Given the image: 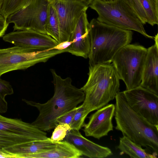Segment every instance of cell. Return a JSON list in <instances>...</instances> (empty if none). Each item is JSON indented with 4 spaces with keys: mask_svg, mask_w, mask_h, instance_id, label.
Here are the masks:
<instances>
[{
    "mask_svg": "<svg viewBox=\"0 0 158 158\" xmlns=\"http://www.w3.org/2000/svg\"><path fill=\"white\" fill-rule=\"evenodd\" d=\"M50 71L53 78L54 92L49 100L41 103L22 99L27 105L38 109L39 114L31 123L44 131L54 128L58 125L57 118L77 107L83 102L85 97L83 91L72 84L70 77L62 78L53 69H51Z\"/></svg>",
    "mask_w": 158,
    "mask_h": 158,
    "instance_id": "cell-1",
    "label": "cell"
},
{
    "mask_svg": "<svg viewBox=\"0 0 158 158\" xmlns=\"http://www.w3.org/2000/svg\"><path fill=\"white\" fill-rule=\"evenodd\" d=\"M115 128L123 136L156 155L158 153V125L151 123L134 111L128 104L123 92L115 98Z\"/></svg>",
    "mask_w": 158,
    "mask_h": 158,
    "instance_id": "cell-2",
    "label": "cell"
},
{
    "mask_svg": "<svg viewBox=\"0 0 158 158\" xmlns=\"http://www.w3.org/2000/svg\"><path fill=\"white\" fill-rule=\"evenodd\" d=\"M88 77L80 89L85 99L82 106L88 114L106 106L119 90L120 80L112 64L89 66Z\"/></svg>",
    "mask_w": 158,
    "mask_h": 158,
    "instance_id": "cell-3",
    "label": "cell"
},
{
    "mask_svg": "<svg viewBox=\"0 0 158 158\" xmlns=\"http://www.w3.org/2000/svg\"><path fill=\"white\" fill-rule=\"evenodd\" d=\"M89 26V66L111 63L117 52L132 40L131 31L107 24L96 19H92Z\"/></svg>",
    "mask_w": 158,
    "mask_h": 158,
    "instance_id": "cell-4",
    "label": "cell"
},
{
    "mask_svg": "<svg viewBox=\"0 0 158 158\" xmlns=\"http://www.w3.org/2000/svg\"><path fill=\"white\" fill-rule=\"evenodd\" d=\"M89 7L96 11V19L100 22L137 31L150 39L154 38L147 33L139 18L125 0H92Z\"/></svg>",
    "mask_w": 158,
    "mask_h": 158,
    "instance_id": "cell-5",
    "label": "cell"
},
{
    "mask_svg": "<svg viewBox=\"0 0 158 158\" xmlns=\"http://www.w3.org/2000/svg\"><path fill=\"white\" fill-rule=\"evenodd\" d=\"M147 49L138 44H128L121 48L114 57L112 64L126 90L140 86Z\"/></svg>",
    "mask_w": 158,
    "mask_h": 158,
    "instance_id": "cell-6",
    "label": "cell"
},
{
    "mask_svg": "<svg viewBox=\"0 0 158 158\" xmlns=\"http://www.w3.org/2000/svg\"><path fill=\"white\" fill-rule=\"evenodd\" d=\"M66 52L58 47L41 51L24 46H15L0 49V77L4 73L25 70L40 63L45 62L55 56Z\"/></svg>",
    "mask_w": 158,
    "mask_h": 158,
    "instance_id": "cell-7",
    "label": "cell"
},
{
    "mask_svg": "<svg viewBox=\"0 0 158 158\" xmlns=\"http://www.w3.org/2000/svg\"><path fill=\"white\" fill-rule=\"evenodd\" d=\"M49 3L48 0H30L10 15L7 22L13 23V31L31 29L47 34L45 26Z\"/></svg>",
    "mask_w": 158,
    "mask_h": 158,
    "instance_id": "cell-8",
    "label": "cell"
},
{
    "mask_svg": "<svg viewBox=\"0 0 158 158\" xmlns=\"http://www.w3.org/2000/svg\"><path fill=\"white\" fill-rule=\"evenodd\" d=\"M129 106L149 122L158 125V96L140 86L123 91Z\"/></svg>",
    "mask_w": 158,
    "mask_h": 158,
    "instance_id": "cell-9",
    "label": "cell"
},
{
    "mask_svg": "<svg viewBox=\"0 0 158 158\" xmlns=\"http://www.w3.org/2000/svg\"><path fill=\"white\" fill-rule=\"evenodd\" d=\"M58 20L60 34V44L69 42L76 24L89 6L78 1L57 0L52 3Z\"/></svg>",
    "mask_w": 158,
    "mask_h": 158,
    "instance_id": "cell-10",
    "label": "cell"
},
{
    "mask_svg": "<svg viewBox=\"0 0 158 158\" xmlns=\"http://www.w3.org/2000/svg\"><path fill=\"white\" fill-rule=\"evenodd\" d=\"M2 39L15 46L28 47L39 51L55 48L59 44L48 35L31 29L13 31L5 35Z\"/></svg>",
    "mask_w": 158,
    "mask_h": 158,
    "instance_id": "cell-11",
    "label": "cell"
},
{
    "mask_svg": "<svg viewBox=\"0 0 158 158\" xmlns=\"http://www.w3.org/2000/svg\"><path fill=\"white\" fill-rule=\"evenodd\" d=\"M115 110L114 104H107L92 114L88 117V122L83 126L85 136L99 139L107 135L109 132L113 130L112 120Z\"/></svg>",
    "mask_w": 158,
    "mask_h": 158,
    "instance_id": "cell-12",
    "label": "cell"
},
{
    "mask_svg": "<svg viewBox=\"0 0 158 158\" xmlns=\"http://www.w3.org/2000/svg\"><path fill=\"white\" fill-rule=\"evenodd\" d=\"M89 31V23L85 11L76 24L70 38L69 42L71 44L66 48V52L84 58H88L90 47Z\"/></svg>",
    "mask_w": 158,
    "mask_h": 158,
    "instance_id": "cell-13",
    "label": "cell"
},
{
    "mask_svg": "<svg viewBox=\"0 0 158 158\" xmlns=\"http://www.w3.org/2000/svg\"><path fill=\"white\" fill-rule=\"evenodd\" d=\"M158 33L154 39L155 44L147 49V53L140 86L158 94Z\"/></svg>",
    "mask_w": 158,
    "mask_h": 158,
    "instance_id": "cell-14",
    "label": "cell"
},
{
    "mask_svg": "<svg viewBox=\"0 0 158 158\" xmlns=\"http://www.w3.org/2000/svg\"><path fill=\"white\" fill-rule=\"evenodd\" d=\"M64 140L72 144L82 155L89 158H105L112 154L109 148L87 139L78 130H71L68 132Z\"/></svg>",
    "mask_w": 158,
    "mask_h": 158,
    "instance_id": "cell-15",
    "label": "cell"
},
{
    "mask_svg": "<svg viewBox=\"0 0 158 158\" xmlns=\"http://www.w3.org/2000/svg\"><path fill=\"white\" fill-rule=\"evenodd\" d=\"M0 130L24 136L35 141L48 138L45 131L40 130L31 123L24 122L21 119L7 118L0 114Z\"/></svg>",
    "mask_w": 158,
    "mask_h": 158,
    "instance_id": "cell-16",
    "label": "cell"
},
{
    "mask_svg": "<svg viewBox=\"0 0 158 158\" xmlns=\"http://www.w3.org/2000/svg\"><path fill=\"white\" fill-rule=\"evenodd\" d=\"M81 152L72 144L64 140L58 142L55 147L46 151L24 155L27 158H79Z\"/></svg>",
    "mask_w": 158,
    "mask_h": 158,
    "instance_id": "cell-17",
    "label": "cell"
},
{
    "mask_svg": "<svg viewBox=\"0 0 158 158\" xmlns=\"http://www.w3.org/2000/svg\"><path fill=\"white\" fill-rule=\"evenodd\" d=\"M58 142L48 138L32 143L29 145L10 151L8 154L10 157L23 158L24 156L46 151L55 147Z\"/></svg>",
    "mask_w": 158,
    "mask_h": 158,
    "instance_id": "cell-18",
    "label": "cell"
},
{
    "mask_svg": "<svg viewBox=\"0 0 158 158\" xmlns=\"http://www.w3.org/2000/svg\"><path fill=\"white\" fill-rule=\"evenodd\" d=\"M36 141L21 135L11 134L0 130V149L4 151L17 149L27 146Z\"/></svg>",
    "mask_w": 158,
    "mask_h": 158,
    "instance_id": "cell-19",
    "label": "cell"
},
{
    "mask_svg": "<svg viewBox=\"0 0 158 158\" xmlns=\"http://www.w3.org/2000/svg\"><path fill=\"white\" fill-rule=\"evenodd\" d=\"M117 148L122 152L128 155L131 158L157 157L153 154L147 152L141 146L136 144L124 136L120 138L119 144Z\"/></svg>",
    "mask_w": 158,
    "mask_h": 158,
    "instance_id": "cell-20",
    "label": "cell"
},
{
    "mask_svg": "<svg viewBox=\"0 0 158 158\" xmlns=\"http://www.w3.org/2000/svg\"><path fill=\"white\" fill-rule=\"evenodd\" d=\"M47 34L60 42L59 25L58 18L52 3H49L48 12L45 23Z\"/></svg>",
    "mask_w": 158,
    "mask_h": 158,
    "instance_id": "cell-21",
    "label": "cell"
},
{
    "mask_svg": "<svg viewBox=\"0 0 158 158\" xmlns=\"http://www.w3.org/2000/svg\"><path fill=\"white\" fill-rule=\"evenodd\" d=\"M145 12L147 23L153 26L158 23V0H139Z\"/></svg>",
    "mask_w": 158,
    "mask_h": 158,
    "instance_id": "cell-22",
    "label": "cell"
},
{
    "mask_svg": "<svg viewBox=\"0 0 158 158\" xmlns=\"http://www.w3.org/2000/svg\"><path fill=\"white\" fill-rule=\"evenodd\" d=\"M30 0H3L0 11L6 18L25 6Z\"/></svg>",
    "mask_w": 158,
    "mask_h": 158,
    "instance_id": "cell-23",
    "label": "cell"
},
{
    "mask_svg": "<svg viewBox=\"0 0 158 158\" xmlns=\"http://www.w3.org/2000/svg\"><path fill=\"white\" fill-rule=\"evenodd\" d=\"M13 93V88L10 82L0 77V113L2 114L7 112L8 105L5 98L6 95Z\"/></svg>",
    "mask_w": 158,
    "mask_h": 158,
    "instance_id": "cell-24",
    "label": "cell"
},
{
    "mask_svg": "<svg viewBox=\"0 0 158 158\" xmlns=\"http://www.w3.org/2000/svg\"><path fill=\"white\" fill-rule=\"evenodd\" d=\"M88 115L82 105L79 106L78 110L69 125L71 130L79 131L85 124V120Z\"/></svg>",
    "mask_w": 158,
    "mask_h": 158,
    "instance_id": "cell-25",
    "label": "cell"
},
{
    "mask_svg": "<svg viewBox=\"0 0 158 158\" xmlns=\"http://www.w3.org/2000/svg\"><path fill=\"white\" fill-rule=\"evenodd\" d=\"M54 128L50 138L56 142L64 139L68 132L71 130L70 125L66 123L59 124Z\"/></svg>",
    "mask_w": 158,
    "mask_h": 158,
    "instance_id": "cell-26",
    "label": "cell"
},
{
    "mask_svg": "<svg viewBox=\"0 0 158 158\" xmlns=\"http://www.w3.org/2000/svg\"><path fill=\"white\" fill-rule=\"evenodd\" d=\"M137 14L142 24L147 23L146 15L139 0H125Z\"/></svg>",
    "mask_w": 158,
    "mask_h": 158,
    "instance_id": "cell-27",
    "label": "cell"
},
{
    "mask_svg": "<svg viewBox=\"0 0 158 158\" xmlns=\"http://www.w3.org/2000/svg\"><path fill=\"white\" fill-rule=\"evenodd\" d=\"M79 108V106L77 107L58 117L57 119L58 124L60 123H66L70 125Z\"/></svg>",
    "mask_w": 158,
    "mask_h": 158,
    "instance_id": "cell-28",
    "label": "cell"
},
{
    "mask_svg": "<svg viewBox=\"0 0 158 158\" xmlns=\"http://www.w3.org/2000/svg\"><path fill=\"white\" fill-rule=\"evenodd\" d=\"M9 24L7 18L0 11V37H3L5 35Z\"/></svg>",
    "mask_w": 158,
    "mask_h": 158,
    "instance_id": "cell-29",
    "label": "cell"
},
{
    "mask_svg": "<svg viewBox=\"0 0 158 158\" xmlns=\"http://www.w3.org/2000/svg\"><path fill=\"white\" fill-rule=\"evenodd\" d=\"M62 1H74L81 2L85 5L89 6L92 0H59Z\"/></svg>",
    "mask_w": 158,
    "mask_h": 158,
    "instance_id": "cell-30",
    "label": "cell"
},
{
    "mask_svg": "<svg viewBox=\"0 0 158 158\" xmlns=\"http://www.w3.org/2000/svg\"><path fill=\"white\" fill-rule=\"evenodd\" d=\"M50 3H52L57 0H48Z\"/></svg>",
    "mask_w": 158,
    "mask_h": 158,
    "instance_id": "cell-31",
    "label": "cell"
},
{
    "mask_svg": "<svg viewBox=\"0 0 158 158\" xmlns=\"http://www.w3.org/2000/svg\"><path fill=\"white\" fill-rule=\"evenodd\" d=\"M3 0H0V9L2 6Z\"/></svg>",
    "mask_w": 158,
    "mask_h": 158,
    "instance_id": "cell-32",
    "label": "cell"
},
{
    "mask_svg": "<svg viewBox=\"0 0 158 158\" xmlns=\"http://www.w3.org/2000/svg\"><path fill=\"white\" fill-rule=\"evenodd\" d=\"M0 153L2 154V155H3V156H5V155L4 154V153L3 151L0 149Z\"/></svg>",
    "mask_w": 158,
    "mask_h": 158,
    "instance_id": "cell-33",
    "label": "cell"
},
{
    "mask_svg": "<svg viewBox=\"0 0 158 158\" xmlns=\"http://www.w3.org/2000/svg\"><path fill=\"white\" fill-rule=\"evenodd\" d=\"M101 0L104 1H113L114 0Z\"/></svg>",
    "mask_w": 158,
    "mask_h": 158,
    "instance_id": "cell-34",
    "label": "cell"
}]
</instances>
